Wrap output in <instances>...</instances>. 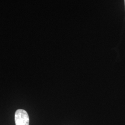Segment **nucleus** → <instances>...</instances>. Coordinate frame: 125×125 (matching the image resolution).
<instances>
[{"mask_svg":"<svg viewBox=\"0 0 125 125\" xmlns=\"http://www.w3.org/2000/svg\"></svg>","mask_w":125,"mask_h":125,"instance_id":"nucleus-2","label":"nucleus"},{"mask_svg":"<svg viewBox=\"0 0 125 125\" xmlns=\"http://www.w3.org/2000/svg\"><path fill=\"white\" fill-rule=\"evenodd\" d=\"M16 125H29V118L27 111L23 109H18L15 114Z\"/></svg>","mask_w":125,"mask_h":125,"instance_id":"nucleus-1","label":"nucleus"}]
</instances>
